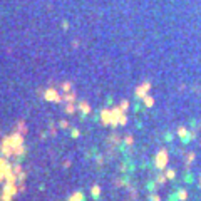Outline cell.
I'll return each mask as SVG.
<instances>
[{
  "label": "cell",
  "instance_id": "cell-6",
  "mask_svg": "<svg viewBox=\"0 0 201 201\" xmlns=\"http://www.w3.org/2000/svg\"><path fill=\"white\" fill-rule=\"evenodd\" d=\"M179 199H186V193H184V191H179Z\"/></svg>",
  "mask_w": 201,
  "mask_h": 201
},
{
  "label": "cell",
  "instance_id": "cell-1",
  "mask_svg": "<svg viewBox=\"0 0 201 201\" xmlns=\"http://www.w3.org/2000/svg\"><path fill=\"white\" fill-rule=\"evenodd\" d=\"M168 161V154H166V151H161V153L158 154V158H156V163H158V166L159 168H164V164H166Z\"/></svg>",
  "mask_w": 201,
  "mask_h": 201
},
{
  "label": "cell",
  "instance_id": "cell-7",
  "mask_svg": "<svg viewBox=\"0 0 201 201\" xmlns=\"http://www.w3.org/2000/svg\"><path fill=\"white\" fill-rule=\"evenodd\" d=\"M168 178L173 179V178H174V171H168Z\"/></svg>",
  "mask_w": 201,
  "mask_h": 201
},
{
  "label": "cell",
  "instance_id": "cell-2",
  "mask_svg": "<svg viewBox=\"0 0 201 201\" xmlns=\"http://www.w3.org/2000/svg\"><path fill=\"white\" fill-rule=\"evenodd\" d=\"M47 99H50V100H57V94L54 92V91H49V92H47Z\"/></svg>",
  "mask_w": 201,
  "mask_h": 201
},
{
  "label": "cell",
  "instance_id": "cell-8",
  "mask_svg": "<svg viewBox=\"0 0 201 201\" xmlns=\"http://www.w3.org/2000/svg\"><path fill=\"white\" fill-rule=\"evenodd\" d=\"M199 186H201V184H199Z\"/></svg>",
  "mask_w": 201,
  "mask_h": 201
},
{
  "label": "cell",
  "instance_id": "cell-3",
  "mask_svg": "<svg viewBox=\"0 0 201 201\" xmlns=\"http://www.w3.org/2000/svg\"><path fill=\"white\" fill-rule=\"evenodd\" d=\"M178 134H179L181 138H184V136H188V131H186L184 127H179V131H178ZM184 139H186V138H184Z\"/></svg>",
  "mask_w": 201,
  "mask_h": 201
},
{
  "label": "cell",
  "instance_id": "cell-5",
  "mask_svg": "<svg viewBox=\"0 0 201 201\" xmlns=\"http://www.w3.org/2000/svg\"><path fill=\"white\" fill-rule=\"evenodd\" d=\"M82 199V194L79 193V194H76V196H72V198H71V201H81Z\"/></svg>",
  "mask_w": 201,
  "mask_h": 201
},
{
  "label": "cell",
  "instance_id": "cell-4",
  "mask_svg": "<svg viewBox=\"0 0 201 201\" xmlns=\"http://www.w3.org/2000/svg\"><path fill=\"white\" fill-rule=\"evenodd\" d=\"M144 102H146V106H153V99L149 96H144Z\"/></svg>",
  "mask_w": 201,
  "mask_h": 201
}]
</instances>
